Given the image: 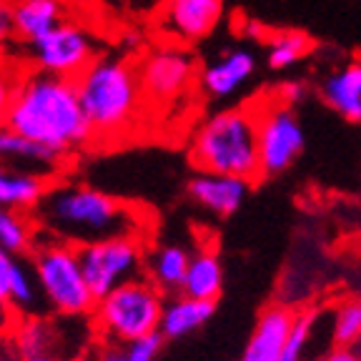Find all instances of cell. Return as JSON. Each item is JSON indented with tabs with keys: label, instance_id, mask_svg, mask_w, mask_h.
<instances>
[{
	"label": "cell",
	"instance_id": "23",
	"mask_svg": "<svg viewBox=\"0 0 361 361\" xmlns=\"http://www.w3.org/2000/svg\"><path fill=\"white\" fill-rule=\"evenodd\" d=\"M314 48L311 38L301 30H283L269 43V66L274 71H286V68L296 66L306 53Z\"/></svg>",
	"mask_w": 361,
	"mask_h": 361
},
{
	"label": "cell",
	"instance_id": "22",
	"mask_svg": "<svg viewBox=\"0 0 361 361\" xmlns=\"http://www.w3.org/2000/svg\"><path fill=\"white\" fill-rule=\"evenodd\" d=\"M331 341L341 349H356L361 344V296H346L334 306Z\"/></svg>",
	"mask_w": 361,
	"mask_h": 361
},
{
	"label": "cell",
	"instance_id": "33",
	"mask_svg": "<svg viewBox=\"0 0 361 361\" xmlns=\"http://www.w3.org/2000/svg\"><path fill=\"white\" fill-rule=\"evenodd\" d=\"M322 361H359L356 356V349H341V346H334Z\"/></svg>",
	"mask_w": 361,
	"mask_h": 361
},
{
	"label": "cell",
	"instance_id": "12",
	"mask_svg": "<svg viewBox=\"0 0 361 361\" xmlns=\"http://www.w3.org/2000/svg\"><path fill=\"white\" fill-rule=\"evenodd\" d=\"M188 196L209 214L219 216V219H228L246 201L248 180L219 173H196L188 180Z\"/></svg>",
	"mask_w": 361,
	"mask_h": 361
},
{
	"label": "cell",
	"instance_id": "2",
	"mask_svg": "<svg viewBox=\"0 0 361 361\" xmlns=\"http://www.w3.org/2000/svg\"><path fill=\"white\" fill-rule=\"evenodd\" d=\"M6 126L61 156H68L93 138L75 78L43 71H30L20 78Z\"/></svg>",
	"mask_w": 361,
	"mask_h": 361
},
{
	"label": "cell",
	"instance_id": "5",
	"mask_svg": "<svg viewBox=\"0 0 361 361\" xmlns=\"http://www.w3.org/2000/svg\"><path fill=\"white\" fill-rule=\"evenodd\" d=\"M166 296L146 276L123 283L96 304V326L103 341L133 344L161 331Z\"/></svg>",
	"mask_w": 361,
	"mask_h": 361
},
{
	"label": "cell",
	"instance_id": "30",
	"mask_svg": "<svg viewBox=\"0 0 361 361\" xmlns=\"http://www.w3.org/2000/svg\"><path fill=\"white\" fill-rule=\"evenodd\" d=\"M18 38L16 33V0H0V43Z\"/></svg>",
	"mask_w": 361,
	"mask_h": 361
},
{
	"label": "cell",
	"instance_id": "16",
	"mask_svg": "<svg viewBox=\"0 0 361 361\" xmlns=\"http://www.w3.org/2000/svg\"><path fill=\"white\" fill-rule=\"evenodd\" d=\"M61 161V153L30 141L25 135L11 130L8 126H0V164L45 176L48 171H56Z\"/></svg>",
	"mask_w": 361,
	"mask_h": 361
},
{
	"label": "cell",
	"instance_id": "8",
	"mask_svg": "<svg viewBox=\"0 0 361 361\" xmlns=\"http://www.w3.org/2000/svg\"><path fill=\"white\" fill-rule=\"evenodd\" d=\"M28 56L35 71L63 78H78L90 63L96 61L93 35L80 23H61L43 38L28 43Z\"/></svg>",
	"mask_w": 361,
	"mask_h": 361
},
{
	"label": "cell",
	"instance_id": "7",
	"mask_svg": "<svg viewBox=\"0 0 361 361\" xmlns=\"http://www.w3.org/2000/svg\"><path fill=\"white\" fill-rule=\"evenodd\" d=\"M78 261L96 301L146 274V248L141 238H108L88 243L78 248Z\"/></svg>",
	"mask_w": 361,
	"mask_h": 361
},
{
	"label": "cell",
	"instance_id": "20",
	"mask_svg": "<svg viewBox=\"0 0 361 361\" xmlns=\"http://www.w3.org/2000/svg\"><path fill=\"white\" fill-rule=\"evenodd\" d=\"M322 98L346 121H361V63H349L322 85Z\"/></svg>",
	"mask_w": 361,
	"mask_h": 361
},
{
	"label": "cell",
	"instance_id": "19",
	"mask_svg": "<svg viewBox=\"0 0 361 361\" xmlns=\"http://www.w3.org/2000/svg\"><path fill=\"white\" fill-rule=\"evenodd\" d=\"M66 23L63 0H16V33L23 43H33Z\"/></svg>",
	"mask_w": 361,
	"mask_h": 361
},
{
	"label": "cell",
	"instance_id": "21",
	"mask_svg": "<svg viewBox=\"0 0 361 361\" xmlns=\"http://www.w3.org/2000/svg\"><path fill=\"white\" fill-rule=\"evenodd\" d=\"M221 291H224V264H221L219 254L209 251V248L196 251V254L191 256L188 276L180 293H186L191 299L216 304Z\"/></svg>",
	"mask_w": 361,
	"mask_h": 361
},
{
	"label": "cell",
	"instance_id": "14",
	"mask_svg": "<svg viewBox=\"0 0 361 361\" xmlns=\"http://www.w3.org/2000/svg\"><path fill=\"white\" fill-rule=\"evenodd\" d=\"M256 71V56L246 48H233L224 53L221 61H214L203 68L201 88L211 98H226L236 93Z\"/></svg>",
	"mask_w": 361,
	"mask_h": 361
},
{
	"label": "cell",
	"instance_id": "9",
	"mask_svg": "<svg viewBox=\"0 0 361 361\" xmlns=\"http://www.w3.org/2000/svg\"><path fill=\"white\" fill-rule=\"evenodd\" d=\"M306 146L299 116L286 106H274L259 118L261 176H279L293 166Z\"/></svg>",
	"mask_w": 361,
	"mask_h": 361
},
{
	"label": "cell",
	"instance_id": "11",
	"mask_svg": "<svg viewBox=\"0 0 361 361\" xmlns=\"http://www.w3.org/2000/svg\"><path fill=\"white\" fill-rule=\"evenodd\" d=\"M299 314L286 304H271L256 319V326L243 346L241 361H279L296 326Z\"/></svg>",
	"mask_w": 361,
	"mask_h": 361
},
{
	"label": "cell",
	"instance_id": "34",
	"mask_svg": "<svg viewBox=\"0 0 361 361\" xmlns=\"http://www.w3.org/2000/svg\"><path fill=\"white\" fill-rule=\"evenodd\" d=\"M63 361H90V359H83V356H71V359H63Z\"/></svg>",
	"mask_w": 361,
	"mask_h": 361
},
{
	"label": "cell",
	"instance_id": "15",
	"mask_svg": "<svg viewBox=\"0 0 361 361\" xmlns=\"http://www.w3.org/2000/svg\"><path fill=\"white\" fill-rule=\"evenodd\" d=\"M191 256V251H186L178 243H164V246L151 248L146 254V279L164 296L166 293L178 296L186 283Z\"/></svg>",
	"mask_w": 361,
	"mask_h": 361
},
{
	"label": "cell",
	"instance_id": "6",
	"mask_svg": "<svg viewBox=\"0 0 361 361\" xmlns=\"http://www.w3.org/2000/svg\"><path fill=\"white\" fill-rule=\"evenodd\" d=\"M33 271L45 304L63 316H85L96 311V296L88 288L78 261V248L51 238L33 246Z\"/></svg>",
	"mask_w": 361,
	"mask_h": 361
},
{
	"label": "cell",
	"instance_id": "13",
	"mask_svg": "<svg viewBox=\"0 0 361 361\" xmlns=\"http://www.w3.org/2000/svg\"><path fill=\"white\" fill-rule=\"evenodd\" d=\"M164 18L183 40H201L224 18V0H166Z\"/></svg>",
	"mask_w": 361,
	"mask_h": 361
},
{
	"label": "cell",
	"instance_id": "32",
	"mask_svg": "<svg viewBox=\"0 0 361 361\" xmlns=\"http://www.w3.org/2000/svg\"><path fill=\"white\" fill-rule=\"evenodd\" d=\"M279 93H281V101L286 108L296 106V103H301L306 98V85L299 83V80H288V83H283L281 88H279Z\"/></svg>",
	"mask_w": 361,
	"mask_h": 361
},
{
	"label": "cell",
	"instance_id": "1",
	"mask_svg": "<svg viewBox=\"0 0 361 361\" xmlns=\"http://www.w3.org/2000/svg\"><path fill=\"white\" fill-rule=\"evenodd\" d=\"M33 219L43 238L80 248L108 238H141L143 219L128 203L85 183L48 188Z\"/></svg>",
	"mask_w": 361,
	"mask_h": 361
},
{
	"label": "cell",
	"instance_id": "18",
	"mask_svg": "<svg viewBox=\"0 0 361 361\" xmlns=\"http://www.w3.org/2000/svg\"><path fill=\"white\" fill-rule=\"evenodd\" d=\"M214 306L209 301L191 299L186 293L171 296L164 306V316H161V336L164 338H183L188 334L198 331L203 324H209L214 316Z\"/></svg>",
	"mask_w": 361,
	"mask_h": 361
},
{
	"label": "cell",
	"instance_id": "37",
	"mask_svg": "<svg viewBox=\"0 0 361 361\" xmlns=\"http://www.w3.org/2000/svg\"><path fill=\"white\" fill-rule=\"evenodd\" d=\"M108 3H128V0H108Z\"/></svg>",
	"mask_w": 361,
	"mask_h": 361
},
{
	"label": "cell",
	"instance_id": "25",
	"mask_svg": "<svg viewBox=\"0 0 361 361\" xmlns=\"http://www.w3.org/2000/svg\"><path fill=\"white\" fill-rule=\"evenodd\" d=\"M35 246L33 226L23 214L0 209V251L11 256L25 254Z\"/></svg>",
	"mask_w": 361,
	"mask_h": 361
},
{
	"label": "cell",
	"instance_id": "4",
	"mask_svg": "<svg viewBox=\"0 0 361 361\" xmlns=\"http://www.w3.org/2000/svg\"><path fill=\"white\" fill-rule=\"evenodd\" d=\"M191 164L198 173H219L251 180L261 176L259 116L228 108L203 121L191 138Z\"/></svg>",
	"mask_w": 361,
	"mask_h": 361
},
{
	"label": "cell",
	"instance_id": "10",
	"mask_svg": "<svg viewBox=\"0 0 361 361\" xmlns=\"http://www.w3.org/2000/svg\"><path fill=\"white\" fill-rule=\"evenodd\" d=\"M196 63L191 53L178 45H161L138 63L143 101L148 103H171L186 93L191 85Z\"/></svg>",
	"mask_w": 361,
	"mask_h": 361
},
{
	"label": "cell",
	"instance_id": "36",
	"mask_svg": "<svg viewBox=\"0 0 361 361\" xmlns=\"http://www.w3.org/2000/svg\"><path fill=\"white\" fill-rule=\"evenodd\" d=\"M356 356H359V361H361V344L356 346Z\"/></svg>",
	"mask_w": 361,
	"mask_h": 361
},
{
	"label": "cell",
	"instance_id": "35",
	"mask_svg": "<svg viewBox=\"0 0 361 361\" xmlns=\"http://www.w3.org/2000/svg\"><path fill=\"white\" fill-rule=\"evenodd\" d=\"M23 361H53V359H23Z\"/></svg>",
	"mask_w": 361,
	"mask_h": 361
},
{
	"label": "cell",
	"instance_id": "3",
	"mask_svg": "<svg viewBox=\"0 0 361 361\" xmlns=\"http://www.w3.org/2000/svg\"><path fill=\"white\" fill-rule=\"evenodd\" d=\"M75 83L93 138H118L135 123L143 106L138 66L126 58L98 56Z\"/></svg>",
	"mask_w": 361,
	"mask_h": 361
},
{
	"label": "cell",
	"instance_id": "29",
	"mask_svg": "<svg viewBox=\"0 0 361 361\" xmlns=\"http://www.w3.org/2000/svg\"><path fill=\"white\" fill-rule=\"evenodd\" d=\"M18 83H20L18 73L3 61V58H0V126H6L8 111H11V103H13V96H16Z\"/></svg>",
	"mask_w": 361,
	"mask_h": 361
},
{
	"label": "cell",
	"instance_id": "28",
	"mask_svg": "<svg viewBox=\"0 0 361 361\" xmlns=\"http://www.w3.org/2000/svg\"><path fill=\"white\" fill-rule=\"evenodd\" d=\"M314 326H316V314H314V311L299 314L291 338H288L286 349H283V354H281V359H279V361H304V351H306V344H309L311 334H314Z\"/></svg>",
	"mask_w": 361,
	"mask_h": 361
},
{
	"label": "cell",
	"instance_id": "27",
	"mask_svg": "<svg viewBox=\"0 0 361 361\" xmlns=\"http://www.w3.org/2000/svg\"><path fill=\"white\" fill-rule=\"evenodd\" d=\"M51 329L43 322H30L23 326L20 336H18V349H20L23 359H51L48 349H51Z\"/></svg>",
	"mask_w": 361,
	"mask_h": 361
},
{
	"label": "cell",
	"instance_id": "24",
	"mask_svg": "<svg viewBox=\"0 0 361 361\" xmlns=\"http://www.w3.org/2000/svg\"><path fill=\"white\" fill-rule=\"evenodd\" d=\"M164 344L161 334H153L133 344H113V341H101L90 361H156L158 351Z\"/></svg>",
	"mask_w": 361,
	"mask_h": 361
},
{
	"label": "cell",
	"instance_id": "17",
	"mask_svg": "<svg viewBox=\"0 0 361 361\" xmlns=\"http://www.w3.org/2000/svg\"><path fill=\"white\" fill-rule=\"evenodd\" d=\"M48 188L51 183L45 176L0 164V209L16 211V214L35 211Z\"/></svg>",
	"mask_w": 361,
	"mask_h": 361
},
{
	"label": "cell",
	"instance_id": "26",
	"mask_svg": "<svg viewBox=\"0 0 361 361\" xmlns=\"http://www.w3.org/2000/svg\"><path fill=\"white\" fill-rule=\"evenodd\" d=\"M38 296H43L38 286V279H35L33 266H25L23 261H16V269H13V281H11V304L16 309L33 311L38 309Z\"/></svg>",
	"mask_w": 361,
	"mask_h": 361
},
{
	"label": "cell",
	"instance_id": "31",
	"mask_svg": "<svg viewBox=\"0 0 361 361\" xmlns=\"http://www.w3.org/2000/svg\"><path fill=\"white\" fill-rule=\"evenodd\" d=\"M13 269H16V259L11 254H6V251H0V306L11 304Z\"/></svg>",
	"mask_w": 361,
	"mask_h": 361
}]
</instances>
